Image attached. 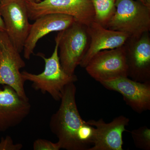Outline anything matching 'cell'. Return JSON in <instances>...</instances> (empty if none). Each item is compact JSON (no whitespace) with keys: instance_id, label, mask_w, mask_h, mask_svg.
I'll return each instance as SVG.
<instances>
[{"instance_id":"7a4b0ae2","label":"cell","mask_w":150,"mask_h":150,"mask_svg":"<svg viewBox=\"0 0 150 150\" xmlns=\"http://www.w3.org/2000/svg\"><path fill=\"white\" fill-rule=\"evenodd\" d=\"M62 31H59L55 38V48L51 57L46 58L42 53L37 54L45 62V69L43 72L38 74H33L26 71L21 72L25 81L32 82L33 88L40 91L43 94L48 93L56 101H60L65 87L69 84L78 81L75 74L70 75L64 71L60 64L59 55V40Z\"/></svg>"},{"instance_id":"d6986e66","label":"cell","mask_w":150,"mask_h":150,"mask_svg":"<svg viewBox=\"0 0 150 150\" xmlns=\"http://www.w3.org/2000/svg\"><path fill=\"white\" fill-rule=\"evenodd\" d=\"M5 26L1 13H0V31H5Z\"/></svg>"},{"instance_id":"9a60e30c","label":"cell","mask_w":150,"mask_h":150,"mask_svg":"<svg viewBox=\"0 0 150 150\" xmlns=\"http://www.w3.org/2000/svg\"><path fill=\"white\" fill-rule=\"evenodd\" d=\"M91 1L94 10V21L105 28L115 13V0Z\"/></svg>"},{"instance_id":"44dd1931","label":"cell","mask_w":150,"mask_h":150,"mask_svg":"<svg viewBox=\"0 0 150 150\" xmlns=\"http://www.w3.org/2000/svg\"><path fill=\"white\" fill-rule=\"evenodd\" d=\"M139 1H140L142 2L143 3V4H145V5L148 6L147 4L146 1V0H139Z\"/></svg>"},{"instance_id":"e0dca14e","label":"cell","mask_w":150,"mask_h":150,"mask_svg":"<svg viewBox=\"0 0 150 150\" xmlns=\"http://www.w3.org/2000/svg\"><path fill=\"white\" fill-rule=\"evenodd\" d=\"M61 149L58 142L54 143L46 139H38L33 142L34 150H59Z\"/></svg>"},{"instance_id":"6da1fadb","label":"cell","mask_w":150,"mask_h":150,"mask_svg":"<svg viewBox=\"0 0 150 150\" xmlns=\"http://www.w3.org/2000/svg\"><path fill=\"white\" fill-rule=\"evenodd\" d=\"M76 92L74 83L66 86L59 109L51 116L49 126L61 149L89 150L93 143L94 127L81 117L76 103Z\"/></svg>"},{"instance_id":"5b68a950","label":"cell","mask_w":150,"mask_h":150,"mask_svg":"<svg viewBox=\"0 0 150 150\" xmlns=\"http://www.w3.org/2000/svg\"><path fill=\"white\" fill-rule=\"evenodd\" d=\"M26 4L28 18L31 20L48 14L60 13L71 16L76 21L88 26L94 21L91 0H43L39 3Z\"/></svg>"},{"instance_id":"ffe728a7","label":"cell","mask_w":150,"mask_h":150,"mask_svg":"<svg viewBox=\"0 0 150 150\" xmlns=\"http://www.w3.org/2000/svg\"><path fill=\"white\" fill-rule=\"evenodd\" d=\"M26 3H38L42 1L43 0H23Z\"/></svg>"},{"instance_id":"8fae6325","label":"cell","mask_w":150,"mask_h":150,"mask_svg":"<svg viewBox=\"0 0 150 150\" xmlns=\"http://www.w3.org/2000/svg\"><path fill=\"white\" fill-rule=\"evenodd\" d=\"M107 89L121 93L126 104L135 112L150 110V83H141L123 77L101 83Z\"/></svg>"},{"instance_id":"30bf717a","label":"cell","mask_w":150,"mask_h":150,"mask_svg":"<svg viewBox=\"0 0 150 150\" xmlns=\"http://www.w3.org/2000/svg\"><path fill=\"white\" fill-rule=\"evenodd\" d=\"M129 122V118L123 115L109 123L103 118L87 121L94 127L93 143L89 150H123V134Z\"/></svg>"},{"instance_id":"4fadbf2b","label":"cell","mask_w":150,"mask_h":150,"mask_svg":"<svg viewBox=\"0 0 150 150\" xmlns=\"http://www.w3.org/2000/svg\"><path fill=\"white\" fill-rule=\"evenodd\" d=\"M35 21L31 24L30 31L23 47V56L27 60L30 59L40 39L50 33L65 30L76 20L71 16L51 13L40 16Z\"/></svg>"},{"instance_id":"2e32d148","label":"cell","mask_w":150,"mask_h":150,"mask_svg":"<svg viewBox=\"0 0 150 150\" xmlns=\"http://www.w3.org/2000/svg\"><path fill=\"white\" fill-rule=\"evenodd\" d=\"M136 147L144 150H150V129L144 126L130 132Z\"/></svg>"},{"instance_id":"3957f363","label":"cell","mask_w":150,"mask_h":150,"mask_svg":"<svg viewBox=\"0 0 150 150\" xmlns=\"http://www.w3.org/2000/svg\"><path fill=\"white\" fill-rule=\"evenodd\" d=\"M115 11L106 28L137 36L150 30V7L139 0H115Z\"/></svg>"},{"instance_id":"7c38bea8","label":"cell","mask_w":150,"mask_h":150,"mask_svg":"<svg viewBox=\"0 0 150 150\" xmlns=\"http://www.w3.org/2000/svg\"><path fill=\"white\" fill-rule=\"evenodd\" d=\"M31 105L8 86L0 89V134L22 122L29 115Z\"/></svg>"},{"instance_id":"ac0fdd59","label":"cell","mask_w":150,"mask_h":150,"mask_svg":"<svg viewBox=\"0 0 150 150\" xmlns=\"http://www.w3.org/2000/svg\"><path fill=\"white\" fill-rule=\"evenodd\" d=\"M21 144H14L11 137L7 136L0 141V150H20L23 148Z\"/></svg>"},{"instance_id":"277c9868","label":"cell","mask_w":150,"mask_h":150,"mask_svg":"<svg viewBox=\"0 0 150 150\" xmlns=\"http://www.w3.org/2000/svg\"><path fill=\"white\" fill-rule=\"evenodd\" d=\"M88 25L75 21L62 30L59 40V58L62 69L68 74H75L90 43Z\"/></svg>"},{"instance_id":"8992f818","label":"cell","mask_w":150,"mask_h":150,"mask_svg":"<svg viewBox=\"0 0 150 150\" xmlns=\"http://www.w3.org/2000/svg\"><path fill=\"white\" fill-rule=\"evenodd\" d=\"M25 66L20 53L5 31H0V84L9 86L21 97L28 100L25 91V81L20 72Z\"/></svg>"},{"instance_id":"603a6c76","label":"cell","mask_w":150,"mask_h":150,"mask_svg":"<svg viewBox=\"0 0 150 150\" xmlns=\"http://www.w3.org/2000/svg\"><path fill=\"white\" fill-rule=\"evenodd\" d=\"M2 0H0V3H1V1Z\"/></svg>"},{"instance_id":"52a82bcc","label":"cell","mask_w":150,"mask_h":150,"mask_svg":"<svg viewBox=\"0 0 150 150\" xmlns=\"http://www.w3.org/2000/svg\"><path fill=\"white\" fill-rule=\"evenodd\" d=\"M0 13L7 35L17 50L21 53L31 26L26 3L23 0H2Z\"/></svg>"},{"instance_id":"9c48e42d","label":"cell","mask_w":150,"mask_h":150,"mask_svg":"<svg viewBox=\"0 0 150 150\" xmlns=\"http://www.w3.org/2000/svg\"><path fill=\"white\" fill-rule=\"evenodd\" d=\"M127 76L136 81L150 83L149 31L129 36L124 43Z\"/></svg>"},{"instance_id":"5bb4252c","label":"cell","mask_w":150,"mask_h":150,"mask_svg":"<svg viewBox=\"0 0 150 150\" xmlns=\"http://www.w3.org/2000/svg\"><path fill=\"white\" fill-rule=\"evenodd\" d=\"M90 43L79 66L85 68L93 57L100 51L123 46L130 35L126 33L112 30L93 21L88 26Z\"/></svg>"},{"instance_id":"ba28073f","label":"cell","mask_w":150,"mask_h":150,"mask_svg":"<svg viewBox=\"0 0 150 150\" xmlns=\"http://www.w3.org/2000/svg\"><path fill=\"white\" fill-rule=\"evenodd\" d=\"M85 68L90 76L100 83L128 77L124 45L100 51L92 58Z\"/></svg>"},{"instance_id":"cb8c5ba5","label":"cell","mask_w":150,"mask_h":150,"mask_svg":"<svg viewBox=\"0 0 150 150\" xmlns=\"http://www.w3.org/2000/svg\"></svg>"},{"instance_id":"7402d4cb","label":"cell","mask_w":150,"mask_h":150,"mask_svg":"<svg viewBox=\"0 0 150 150\" xmlns=\"http://www.w3.org/2000/svg\"><path fill=\"white\" fill-rule=\"evenodd\" d=\"M148 6L150 7V0H146Z\"/></svg>"}]
</instances>
